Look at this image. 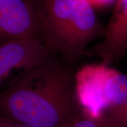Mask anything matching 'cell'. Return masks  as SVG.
<instances>
[{
	"mask_svg": "<svg viewBox=\"0 0 127 127\" xmlns=\"http://www.w3.org/2000/svg\"><path fill=\"white\" fill-rule=\"evenodd\" d=\"M0 114L32 127H70L82 114L75 73L50 58L0 91Z\"/></svg>",
	"mask_w": 127,
	"mask_h": 127,
	"instance_id": "obj_1",
	"label": "cell"
},
{
	"mask_svg": "<svg viewBox=\"0 0 127 127\" xmlns=\"http://www.w3.org/2000/svg\"><path fill=\"white\" fill-rule=\"evenodd\" d=\"M38 40L52 54L73 62L104 35V28L88 0H35Z\"/></svg>",
	"mask_w": 127,
	"mask_h": 127,
	"instance_id": "obj_2",
	"label": "cell"
},
{
	"mask_svg": "<svg viewBox=\"0 0 127 127\" xmlns=\"http://www.w3.org/2000/svg\"><path fill=\"white\" fill-rule=\"evenodd\" d=\"M82 112L105 127H127V75L102 63L83 66L75 73Z\"/></svg>",
	"mask_w": 127,
	"mask_h": 127,
	"instance_id": "obj_3",
	"label": "cell"
},
{
	"mask_svg": "<svg viewBox=\"0 0 127 127\" xmlns=\"http://www.w3.org/2000/svg\"><path fill=\"white\" fill-rule=\"evenodd\" d=\"M0 36L6 40H38V21L35 2L0 0Z\"/></svg>",
	"mask_w": 127,
	"mask_h": 127,
	"instance_id": "obj_4",
	"label": "cell"
},
{
	"mask_svg": "<svg viewBox=\"0 0 127 127\" xmlns=\"http://www.w3.org/2000/svg\"><path fill=\"white\" fill-rule=\"evenodd\" d=\"M52 55L36 39L6 40L0 45V83L14 71L26 72L52 58Z\"/></svg>",
	"mask_w": 127,
	"mask_h": 127,
	"instance_id": "obj_5",
	"label": "cell"
},
{
	"mask_svg": "<svg viewBox=\"0 0 127 127\" xmlns=\"http://www.w3.org/2000/svg\"><path fill=\"white\" fill-rule=\"evenodd\" d=\"M103 40L86 55L97 57L110 65L124 57L127 51V0H116L113 14L104 28Z\"/></svg>",
	"mask_w": 127,
	"mask_h": 127,
	"instance_id": "obj_6",
	"label": "cell"
},
{
	"mask_svg": "<svg viewBox=\"0 0 127 127\" xmlns=\"http://www.w3.org/2000/svg\"><path fill=\"white\" fill-rule=\"evenodd\" d=\"M70 127H105L98 119L83 113Z\"/></svg>",
	"mask_w": 127,
	"mask_h": 127,
	"instance_id": "obj_7",
	"label": "cell"
},
{
	"mask_svg": "<svg viewBox=\"0 0 127 127\" xmlns=\"http://www.w3.org/2000/svg\"><path fill=\"white\" fill-rule=\"evenodd\" d=\"M94 9H103L108 7L116 1V0H88Z\"/></svg>",
	"mask_w": 127,
	"mask_h": 127,
	"instance_id": "obj_8",
	"label": "cell"
},
{
	"mask_svg": "<svg viewBox=\"0 0 127 127\" xmlns=\"http://www.w3.org/2000/svg\"><path fill=\"white\" fill-rule=\"evenodd\" d=\"M0 127H14L13 119L0 114Z\"/></svg>",
	"mask_w": 127,
	"mask_h": 127,
	"instance_id": "obj_9",
	"label": "cell"
},
{
	"mask_svg": "<svg viewBox=\"0 0 127 127\" xmlns=\"http://www.w3.org/2000/svg\"><path fill=\"white\" fill-rule=\"evenodd\" d=\"M6 40H5L4 37H2L1 36H0V45H1L3 42H4Z\"/></svg>",
	"mask_w": 127,
	"mask_h": 127,
	"instance_id": "obj_10",
	"label": "cell"
},
{
	"mask_svg": "<svg viewBox=\"0 0 127 127\" xmlns=\"http://www.w3.org/2000/svg\"><path fill=\"white\" fill-rule=\"evenodd\" d=\"M29 1H31V2H35V0H28Z\"/></svg>",
	"mask_w": 127,
	"mask_h": 127,
	"instance_id": "obj_11",
	"label": "cell"
}]
</instances>
